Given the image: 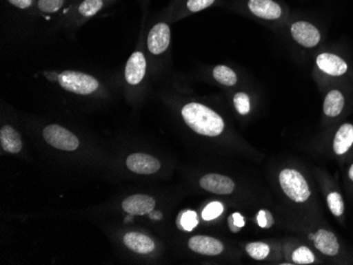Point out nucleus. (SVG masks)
I'll return each mask as SVG.
<instances>
[{"mask_svg": "<svg viewBox=\"0 0 353 265\" xmlns=\"http://www.w3.org/2000/svg\"><path fill=\"white\" fill-rule=\"evenodd\" d=\"M292 260L296 264H312L315 262V255L309 247L299 246L293 252Z\"/></svg>", "mask_w": 353, "mask_h": 265, "instance_id": "bb28decb", "label": "nucleus"}, {"mask_svg": "<svg viewBox=\"0 0 353 265\" xmlns=\"http://www.w3.org/2000/svg\"><path fill=\"white\" fill-rule=\"evenodd\" d=\"M148 61L142 51H136L127 61L125 67V81L130 86H139L145 78Z\"/></svg>", "mask_w": 353, "mask_h": 265, "instance_id": "ddd939ff", "label": "nucleus"}, {"mask_svg": "<svg viewBox=\"0 0 353 265\" xmlns=\"http://www.w3.org/2000/svg\"><path fill=\"white\" fill-rule=\"evenodd\" d=\"M232 215H233L234 222H235V224L237 225L238 227H240V229H243L245 224V218L240 215L239 213H233Z\"/></svg>", "mask_w": 353, "mask_h": 265, "instance_id": "7c9ffc66", "label": "nucleus"}, {"mask_svg": "<svg viewBox=\"0 0 353 265\" xmlns=\"http://www.w3.org/2000/svg\"><path fill=\"white\" fill-rule=\"evenodd\" d=\"M329 211L335 218H342L345 213V202L339 191H331L326 195Z\"/></svg>", "mask_w": 353, "mask_h": 265, "instance_id": "5701e85b", "label": "nucleus"}, {"mask_svg": "<svg viewBox=\"0 0 353 265\" xmlns=\"http://www.w3.org/2000/svg\"><path fill=\"white\" fill-rule=\"evenodd\" d=\"M229 9L275 25L287 23L291 14L290 8L281 0H232Z\"/></svg>", "mask_w": 353, "mask_h": 265, "instance_id": "f257e3e1", "label": "nucleus"}, {"mask_svg": "<svg viewBox=\"0 0 353 265\" xmlns=\"http://www.w3.org/2000/svg\"><path fill=\"white\" fill-rule=\"evenodd\" d=\"M192 252L205 256H217L223 252L224 246L218 239L208 236H195L188 241Z\"/></svg>", "mask_w": 353, "mask_h": 265, "instance_id": "f3484780", "label": "nucleus"}, {"mask_svg": "<svg viewBox=\"0 0 353 265\" xmlns=\"http://www.w3.org/2000/svg\"><path fill=\"white\" fill-rule=\"evenodd\" d=\"M156 206V201L150 195H134L123 201L122 207L125 213L132 215H148Z\"/></svg>", "mask_w": 353, "mask_h": 265, "instance_id": "dca6fc26", "label": "nucleus"}, {"mask_svg": "<svg viewBox=\"0 0 353 265\" xmlns=\"http://www.w3.org/2000/svg\"><path fill=\"white\" fill-rule=\"evenodd\" d=\"M221 3L222 0H179L172 7L166 8L164 12L168 21L172 23Z\"/></svg>", "mask_w": 353, "mask_h": 265, "instance_id": "6e6552de", "label": "nucleus"}, {"mask_svg": "<svg viewBox=\"0 0 353 265\" xmlns=\"http://www.w3.org/2000/svg\"><path fill=\"white\" fill-rule=\"evenodd\" d=\"M124 243L128 248L138 254H150L154 249V242L150 237L134 231L125 235Z\"/></svg>", "mask_w": 353, "mask_h": 265, "instance_id": "6ab92c4d", "label": "nucleus"}, {"mask_svg": "<svg viewBox=\"0 0 353 265\" xmlns=\"http://www.w3.org/2000/svg\"><path fill=\"white\" fill-rule=\"evenodd\" d=\"M245 251L250 257L255 260H263L270 254V246L263 242H252L245 246Z\"/></svg>", "mask_w": 353, "mask_h": 265, "instance_id": "a878e982", "label": "nucleus"}, {"mask_svg": "<svg viewBox=\"0 0 353 265\" xmlns=\"http://www.w3.org/2000/svg\"><path fill=\"white\" fill-rule=\"evenodd\" d=\"M150 215V219H152V220H161L162 219V213H160V211H152V213H148Z\"/></svg>", "mask_w": 353, "mask_h": 265, "instance_id": "473e14b6", "label": "nucleus"}, {"mask_svg": "<svg viewBox=\"0 0 353 265\" xmlns=\"http://www.w3.org/2000/svg\"><path fill=\"white\" fill-rule=\"evenodd\" d=\"M0 143L3 150L10 153H17L23 148L21 136L11 126H5L0 131Z\"/></svg>", "mask_w": 353, "mask_h": 265, "instance_id": "aec40b11", "label": "nucleus"}, {"mask_svg": "<svg viewBox=\"0 0 353 265\" xmlns=\"http://www.w3.org/2000/svg\"><path fill=\"white\" fill-rule=\"evenodd\" d=\"M353 147V124L352 123H344L341 125L335 132L333 138L332 148L339 157H342L348 153Z\"/></svg>", "mask_w": 353, "mask_h": 265, "instance_id": "a211bd4d", "label": "nucleus"}, {"mask_svg": "<svg viewBox=\"0 0 353 265\" xmlns=\"http://www.w3.org/2000/svg\"><path fill=\"white\" fill-rule=\"evenodd\" d=\"M181 114L188 127L201 136H217L224 130L223 118L201 103H188L182 107Z\"/></svg>", "mask_w": 353, "mask_h": 265, "instance_id": "f03ea898", "label": "nucleus"}, {"mask_svg": "<svg viewBox=\"0 0 353 265\" xmlns=\"http://www.w3.org/2000/svg\"><path fill=\"white\" fill-rule=\"evenodd\" d=\"M45 75L49 80L59 83L61 88L79 96H90L100 89L99 81L92 75L84 72L66 70L59 74L49 72L45 73Z\"/></svg>", "mask_w": 353, "mask_h": 265, "instance_id": "7ed1b4c3", "label": "nucleus"}, {"mask_svg": "<svg viewBox=\"0 0 353 265\" xmlns=\"http://www.w3.org/2000/svg\"><path fill=\"white\" fill-rule=\"evenodd\" d=\"M257 223L263 229H270L272 225L274 224V218L270 211H261L257 215Z\"/></svg>", "mask_w": 353, "mask_h": 265, "instance_id": "c85d7f7f", "label": "nucleus"}, {"mask_svg": "<svg viewBox=\"0 0 353 265\" xmlns=\"http://www.w3.org/2000/svg\"><path fill=\"white\" fill-rule=\"evenodd\" d=\"M170 21H158L152 27L150 28V32L148 34V50L150 54L154 56H160L168 52L170 45Z\"/></svg>", "mask_w": 353, "mask_h": 265, "instance_id": "1a4fd4ad", "label": "nucleus"}, {"mask_svg": "<svg viewBox=\"0 0 353 265\" xmlns=\"http://www.w3.org/2000/svg\"><path fill=\"white\" fill-rule=\"evenodd\" d=\"M70 0H35L34 10L43 15H52L63 11Z\"/></svg>", "mask_w": 353, "mask_h": 265, "instance_id": "4be33fe9", "label": "nucleus"}, {"mask_svg": "<svg viewBox=\"0 0 353 265\" xmlns=\"http://www.w3.org/2000/svg\"><path fill=\"white\" fill-rule=\"evenodd\" d=\"M348 179L353 183V163L351 164L348 169Z\"/></svg>", "mask_w": 353, "mask_h": 265, "instance_id": "72a5a7b5", "label": "nucleus"}, {"mask_svg": "<svg viewBox=\"0 0 353 265\" xmlns=\"http://www.w3.org/2000/svg\"><path fill=\"white\" fill-rule=\"evenodd\" d=\"M110 5V0H71L61 11V19L69 25H82Z\"/></svg>", "mask_w": 353, "mask_h": 265, "instance_id": "20e7f679", "label": "nucleus"}, {"mask_svg": "<svg viewBox=\"0 0 353 265\" xmlns=\"http://www.w3.org/2000/svg\"><path fill=\"white\" fill-rule=\"evenodd\" d=\"M7 1L16 9L21 11L34 10L35 7V0H7Z\"/></svg>", "mask_w": 353, "mask_h": 265, "instance_id": "c756f323", "label": "nucleus"}, {"mask_svg": "<svg viewBox=\"0 0 353 265\" xmlns=\"http://www.w3.org/2000/svg\"><path fill=\"white\" fill-rule=\"evenodd\" d=\"M144 3H148V0H144Z\"/></svg>", "mask_w": 353, "mask_h": 265, "instance_id": "e433bc0d", "label": "nucleus"}, {"mask_svg": "<svg viewBox=\"0 0 353 265\" xmlns=\"http://www.w3.org/2000/svg\"><path fill=\"white\" fill-rule=\"evenodd\" d=\"M223 213V205L220 202H212L202 211L203 220L211 221L219 217Z\"/></svg>", "mask_w": 353, "mask_h": 265, "instance_id": "cd10ccee", "label": "nucleus"}, {"mask_svg": "<svg viewBox=\"0 0 353 265\" xmlns=\"http://www.w3.org/2000/svg\"><path fill=\"white\" fill-rule=\"evenodd\" d=\"M198 225L197 213L192 211H183L176 218V226L181 231H192Z\"/></svg>", "mask_w": 353, "mask_h": 265, "instance_id": "b1692460", "label": "nucleus"}, {"mask_svg": "<svg viewBox=\"0 0 353 265\" xmlns=\"http://www.w3.org/2000/svg\"><path fill=\"white\" fill-rule=\"evenodd\" d=\"M126 165L132 173L139 175H152L161 167V164L156 158L145 153L130 154V157L127 158Z\"/></svg>", "mask_w": 353, "mask_h": 265, "instance_id": "4468645a", "label": "nucleus"}, {"mask_svg": "<svg viewBox=\"0 0 353 265\" xmlns=\"http://www.w3.org/2000/svg\"><path fill=\"white\" fill-rule=\"evenodd\" d=\"M178 1H179V0H172V1H170V5H168V8L172 7V6L176 5V3H178Z\"/></svg>", "mask_w": 353, "mask_h": 265, "instance_id": "f704fd0d", "label": "nucleus"}, {"mask_svg": "<svg viewBox=\"0 0 353 265\" xmlns=\"http://www.w3.org/2000/svg\"><path fill=\"white\" fill-rule=\"evenodd\" d=\"M345 85L335 84L327 90L323 103V114L328 120H336L346 110L347 92Z\"/></svg>", "mask_w": 353, "mask_h": 265, "instance_id": "9d476101", "label": "nucleus"}, {"mask_svg": "<svg viewBox=\"0 0 353 265\" xmlns=\"http://www.w3.org/2000/svg\"><path fill=\"white\" fill-rule=\"evenodd\" d=\"M309 239L313 241L315 248L325 256L336 257L340 254L341 244L333 231L319 229L315 233L309 235Z\"/></svg>", "mask_w": 353, "mask_h": 265, "instance_id": "f8f14e48", "label": "nucleus"}, {"mask_svg": "<svg viewBox=\"0 0 353 265\" xmlns=\"http://www.w3.org/2000/svg\"><path fill=\"white\" fill-rule=\"evenodd\" d=\"M228 224H229L232 233H238L240 231V227H238L234 222L233 215H230L229 219H228Z\"/></svg>", "mask_w": 353, "mask_h": 265, "instance_id": "2f4dec72", "label": "nucleus"}, {"mask_svg": "<svg viewBox=\"0 0 353 265\" xmlns=\"http://www.w3.org/2000/svg\"><path fill=\"white\" fill-rule=\"evenodd\" d=\"M116 1H118V0H110L111 3H116Z\"/></svg>", "mask_w": 353, "mask_h": 265, "instance_id": "c9c22d12", "label": "nucleus"}, {"mask_svg": "<svg viewBox=\"0 0 353 265\" xmlns=\"http://www.w3.org/2000/svg\"><path fill=\"white\" fill-rule=\"evenodd\" d=\"M212 76L218 84L222 86L234 87L238 83V76L235 71L224 65L214 67L212 70Z\"/></svg>", "mask_w": 353, "mask_h": 265, "instance_id": "412c9836", "label": "nucleus"}, {"mask_svg": "<svg viewBox=\"0 0 353 265\" xmlns=\"http://www.w3.org/2000/svg\"><path fill=\"white\" fill-rule=\"evenodd\" d=\"M43 136L49 145L65 151H74L79 145L77 136L59 125L48 126L43 129Z\"/></svg>", "mask_w": 353, "mask_h": 265, "instance_id": "9b49d317", "label": "nucleus"}, {"mask_svg": "<svg viewBox=\"0 0 353 265\" xmlns=\"http://www.w3.org/2000/svg\"><path fill=\"white\" fill-rule=\"evenodd\" d=\"M288 28L295 43L303 48L314 49L322 43L323 34L321 29L312 21L305 19H288Z\"/></svg>", "mask_w": 353, "mask_h": 265, "instance_id": "39448f33", "label": "nucleus"}, {"mask_svg": "<svg viewBox=\"0 0 353 265\" xmlns=\"http://www.w3.org/2000/svg\"><path fill=\"white\" fill-rule=\"evenodd\" d=\"M233 104L236 112L240 116H247L251 112V98L249 94L245 92L235 93L233 98Z\"/></svg>", "mask_w": 353, "mask_h": 265, "instance_id": "393cba45", "label": "nucleus"}, {"mask_svg": "<svg viewBox=\"0 0 353 265\" xmlns=\"http://www.w3.org/2000/svg\"><path fill=\"white\" fill-rule=\"evenodd\" d=\"M200 186L204 191L217 195H230L235 189V184L229 177L217 173H210L202 177Z\"/></svg>", "mask_w": 353, "mask_h": 265, "instance_id": "2eb2a0df", "label": "nucleus"}, {"mask_svg": "<svg viewBox=\"0 0 353 265\" xmlns=\"http://www.w3.org/2000/svg\"><path fill=\"white\" fill-rule=\"evenodd\" d=\"M279 183L285 195L296 203H305L311 197L308 182L295 169H283L279 175Z\"/></svg>", "mask_w": 353, "mask_h": 265, "instance_id": "423d86ee", "label": "nucleus"}, {"mask_svg": "<svg viewBox=\"0 0 353 265\" xmlns=\"http://www.w3.org/2000/svg\"><path fill=\"white\" fill-rule=\"evenodd\" d=\"M315 68L319 71L321 76L325 77L327 80L335 81L345 78L350 71V66L345 57L341 56L338 53L329 52V51H325L316 55Z\"/></svg>", "mask_w": 353, "mask_h": 265, "instance_id": "0eeeda50", "label": "nucleus"}]
</instances>
